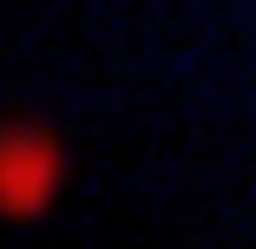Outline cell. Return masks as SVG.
<instances>
[{
  "label": "cell",
  "mask_w": 256,
  "mask_h": 249,
  "mask_svg": "<svg viewBox=\"0 0 256 249\" xmlns=\"http://www.w3.org/2000/svg\"><path fill=\"white\" fill-rule=\"evenodd\" d=\"M46 197H53V144L40 131H14L7 138V210L33 217L46 210Z\"/></svg>",
  "instance_id": "6da1fadb"
}]
</instances>
